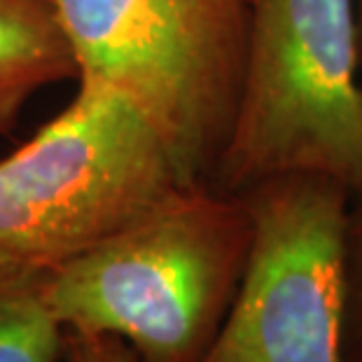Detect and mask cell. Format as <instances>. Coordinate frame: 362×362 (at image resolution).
<instances>
[{"mask_svg":"<svg viewBox=\"0 0 362 362\" xmlns=\"http://www.w3.org/2000/svg\"><path fill=\"white\" fill-rule=\"evenodd\" d=\"M250 243L241 194L175 185L42 272L40 292L66 332L119 337L138 362H199L234 302Z\"/></svg>","mask_w":362,"mask_h":362,"instance_id":"cell-1","label":"cell"},{"mask_svg":"<svg viewBox=\"0 0 362 362\" xmlns=\"http://www.w3.org/2000/svg\"><path fill=\"white\" fill-rule=\"evenodd\" d=\"M279 175H318L362 194L353 0H248L236 112L208 185L238 194Z\"/></svg>","mask_w":362,"mask_h":362,"instance_id":"cell-2","label":"cell"},{"mask_svg":"<svg viewBox=\"0 0 362 362\" xmlns=\"http://www.w3.org/2000/svg\"><path fill=\"white\" fill-rule=\"evenodd\" d=\"M78 80L119 94L182 185L208 182L241 89L248 0H59Z\"/></svg>","mask_w":362,"mask_h":362,"instance_id":"cell-3","label":"cell"},{"mask_svg":"<svg viewBox=\"0 0 362 362\" xmlns=\"http://www.w3.org/2000/svg\"><path fill=\"white\" fill-rule=\"evenodd\" d=\"M61 115L0 159V274H42L182 185L145 119L82 78Z\"/></svg>","mask_w":362,"mask_h":362,"instance_id":"cell-4","label":"cell"},{"mask_svg":"<svg viewBox=\"0 0 362 362\" xmlns=\"http://www.w3.org/2000/svg\"><path fill=\"white\" fill-rule=\"evenodd\" d=\"M238 194L252 218L248 262L199 362H346L351 192L318 175H279Z\"/></svg>","mask_w":362,"mask_h":362,"instance_id":"cell-5","label":"cell"},{"mask_svg":"<svg viewBox=\"0 0 362 362\" xmlns=\"http://www.w3.org/2000/svg\"><path fill=\"white\" fill-rule=\"evenodd\" d=\"M78 80L59 0H0V134L40 89Z\"/></svg>","mask_w":362,"mask_h":362,"instance_id":"cell-6","label":"cell"},{"mask_svg":"<svg viewBox=\"0 0 362 362\" xmlns=\"http://www.w3.org/2000/svg\"><path fill=\"white\" fill-rule=\"evenodd\" d=\"M64 337L42 299L40 274H0V362H59Z\"/></svg>","mask_w":362,"mask_h":362,"instance_id":"cell-7","label":"cell"},{"mask_svg":"<svg viewBox=\"0 0 362 362\" xmlns=\"http://www.w3.org/2000/svg\"><path fill=\"white\" fill-rule=\"evenodd\" d=\"M346 362H362V194L351 199L346 222Z\"/></svg>","mask_w":362,"mask_h":362,"instance_id":"cell-8","label":"cell"},{"mask_svg":"<svg viewBox=\"0 0 362 362\" xmlns=\"http://www.w3.org/2000/svg\"><path fill=\"white\" fill-rule=\"evenodd\" d=\"M66 332V329H64ZM66 362H138L129 344L112 334L66 332L64 337Z\"/></svg>","mask_w":362,"mask_h":362,"instance_id":"cell-9","label":"cell"},{"mask_svg":"<svg viewBox=\"0 0 362 362\" xmlns=\"http://www.w3.org/2000/svg\"><path fill=\"white\" fill-rule=\"evenodd\" d=\"M356 5V28H358V59H360V82H362V0H353Z\"/></svg>","mask_w":362,"mask_h":362,"instance_id":"cell-10","label":"cell"}]
</instances>
